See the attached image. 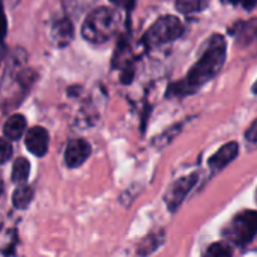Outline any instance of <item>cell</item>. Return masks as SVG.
Segmentation results:
<instances>
[{
  "label": "cell",
  "mask_w": 257,
  "mask_h": 257,
  "mask_svg": "<svg viewBox=\"0 0 257 257\" xmlns=\"http://www.w3.org/2000/svg\"><path fill=\"white\" fill-rule=\"evenodd\" d=\"M227 54V42L223 35H212L205 41L196 63L190 68L188 74L179 80L172 83L167 87V98H182L196 93L200 90L208 81H211L223 68Z\"/></svg>",
  "instance_id": "obj_1"
},
{
  "label": "cell",
  "mask_w": 257,
  "mask_h": 257,
  "mask_svg": "<svg viewBox=\"0 0 257 257\" xmlns=\"http://www.w3.org/2000/svg\"><path fill=\"white\" fill-rule=\"evenodd\" d=\"M120 14L110 6H99L87 14L81 26V36L92 44L110 41L120 27Z\"/></svg>",
  "instance_id": "obj_2"
},
{
  "label": "cell",
  "mask_w": 257,
  "mask_h": 257,
  "mask_svg": "<svg viewBox=\"0 0 257 257\" xmlns=\"http://www.w3.org/2000/svg\"><path fill=\"white\" fill-rule=\"evenodd\" d=\"M184 33L182 21L175 15L160 17L143 35V44L148 48H154L158 45H164L176 41Z\"/></svg>",
  "instance_id": "obj_3"
},
{
  "label": "cell",
  "mask_w": 257,
  "mask_h": 257,
  "mask_svg": "<svg viewBox=\"0 0 257 257\" xmlns=\"http://www.w3.org/2000/svg\"><path fill=\"white\" fill-rule=\"evenodd\" d=\"M257 232V215L254 211L247 209L235 215L224 227L223 236L235 245L245 247L253 242Z\"/></svg>",
  "instance_id": "obj_4"
},
{
  "label": "cell",
  "mask_w": 257,
  "mask_h": 257,
  "mask_svg": "<svg viewBox=\"0 0 257 257\" xmlns=\"http://www.w3.org/2000/svg\"><path fill=\"white\" fill-rule=\"evenodd\" d=\"M197 181H199V173L194 172L191 175L179 178L178 181H175L169 187V190H167V193L164 196V202H166L167 209L170 212H176L181 208V205L184 203V200L187 199L190 191L194 188Z\"/></svg>",
  "instance_id": "obj_5"
},
{
  "label": "cell",
  "mask_w": 257,
  "mask_h": 257,
  "mask_svg": "<svg viewBox=\"0 0 257 257\" xmlns=\"http://www.w3.org/2000/svg\"><path fill=\"white\" fill-rule=\"evenodd\" d=\"M90 145L84 139H72L69 140L65 151V164L69 169H77L86 163L90 157Z\"/></svg>",
  "instance_id": "obj_6"
},
{
  "label": "cell",
  "mask_w": 257,
  "mask_h": 257,
  "mask_svg": "<svg viewBox=\"0 0 257 257\" xmlns=\"http://www.w3.org/2000/svg\"><path fill=\"white\" fill-rule=\"evenodd\" d=\"M50 134L44 126H33L26 133V148L35 157H44L48 152Z\"/></svg>",
  "instance_id": "obj_7"
},
{
  "label": "cell",
  "mask_w": 257,
  "mask_h": 257,
  "mask_svg": "<svg viewBox=\"0 0 257 257\" xmlns=\"http://www.w3.org/2000/svg\"><path fill=\"white\" fill-rule=\"evenodd\" d=\"M74 39V26L72 21L66 17L59 18L51 26V42L57 48L68 47Z\"/></svg>",
  "instance_id": "obj_8"
},
{
  "label": "cell",
  "mask_w": 257,
  "mask_h": 257,
  "mask_svg": "<svg viewBox=\"0 0 257 257\" xmlns=\"http://www.w3.org/2000/svg\"><path fill=\"white\" fill-rule=\"evenodd\" d=\"M239 154V146L236 142H229L226 143L223 148H220L209 160H208V166L209 169L215 173L223 170L226 166H229Z\"/></svg>",
  "instance_id": "obj_9"
},
{
  "label": "cell",
  "mask_w": 257,
  "mask_h": 257,
  "mask_svg": "<svg viewBox=\"0 0 257 257\" xmlns=\"http://www.w3.org/2000/svg\"><path fill=\"white\" fill-rule=\"evenodd\" d=\"M26 128H27V122H26V117L23 114H12L11 117H8V120L5 122L3 125V133H5V137L8 140H18L23 137V134L26 133Z\"/></svg>",
  "instance_id": "obj_10"
},
{
  "label": "cell",
  "mask_w": 257,
  "mask_h": 257,
  "mask_svg": "<svg viewBox=\"0 0 257 257\" xmlns=\"http://www.w3.org/2000/svg\"><path fill=\"white\" fill-rule=\"evenodd\" d=\"M33 196H35V193H33V188L32 187H29V185L18 187L14 191V194H12V205H14V208L15 209H20V211L27 209L29 205L33 200Z\"/></svg>",
  "instance_id": "obj_11"
},
{
  "label": "cell",
  "mask_w": 257,
  "mask_h": 257,
  "mask_svg": "<svg viewBox=\"0 0 257 257\" xmlns=\"http://www.w3.org/2000/svg\"><path fill=\"white\" fill-rule=\"evenodd\" d=\"M29 175H30V163H29L26 158H23V157L17 158V160L14 161L12 173H11V179H12V182L18 184V185L21 187V185H24V184H26V181H27Z\"/></svg>",
  "instance_id": "obj_12"
},
{
  "label": "cell",
  "mask_w": 257,
  "mask_h": 257,
  "mask_svg": "<svg viewBox=\"0 0 257 257\" xmlns=\"http://www.w3.org/2000/svg\"><path fill=\"white\" fill-rule=\"evenodd\" d=\"M163 242H164V232L161 230V232L152 233V235H149L148 238H145V239L142 241V244L139 245L137 251H139L140 256H149V254H152L155 250H158V248L163 245Z\"/></svg>",
  "instance_id": "obj_13"
},
{
  "label": "cell",
  "mask_w": 257,
  "mask_h": 257,
  "mask_svg": "<svg viewBox=\"0 0 257 257\" xmlns=\"http://www.w3.org/2000/svg\"><path fill=\"white\" fill-rule=\"evenodd\" d=\"M175 6L182 14H194V12H200L205 8H208V2H205V0H179L175 3Z\"/></svg>",
  "instance_id": "obj_14"
},
{
  "label": "cell",
  "mask_w": 257,
  "mask_h": 257,
  "mask_svg": "<svg viewBox=\"0 0 257 257\" xmlns=\"http://www.w3.org/2000/svg\"><path fill=\"white\" fill-rule=\"evenodd\" d=\"M205 257H233V253L227 242L220 241V242H214L212 245H209Z\"/></svg>",
  "instance_id": "obj_15"
},
{
  "label": "cell",
  "mask_w": 257,
  "mask_h": 257,
  "mask_svg": "<svg viewBox=\"0 0 257 257\" xmlns=\"http://www.w3.org/2000/svg\"><path fill=\"white\" fill-rule=\"evenodd\" d=\"M181 128H182V123L181 125H176L175 128H170V130H167L164 134H161L160 137H157V139H154V145L155 146H158V148H164V146H167L178 134H179V131H181Z\"/></svg>",
  "instance_id": "obj_16"
},
{
  "label": "cell",
  "mask_w": 257,
  "mask_h": 257,
  "mask_svg": "<svg viewBox=\"0 0 257 257\" xmlns=\"http://www.w3.org/2000/svg\"><path fill=\"white\" fill-rule=\"evenodd\" d=\"M12 157V145L8 139L0 137V164H5Z\"/></svg>",
  "instance_id": "obj_17"
},
{
  "label": "cell",
  "mask_w": 257,
  "mask_h": 257,
  "mask_svg": "<svg viewBox=\"0 0 257 257\" xmlns=\"http://www.w3.org/2000/svg\"><path fill=\"white\" fill-rule=\"evenodd\" d=\"M6 32H8V20H6L5 11H3V5L0 3V44L3 42V39L6 36Z\"/></svg>",
  "instance_id": "obj_18"
},
{
  "label": "cell",
  "mask_w": 257,
  "mask_h": 257,
  "mask_svg": "<svg viewBox=\"0 0 257 257\" xmlns=\"http://www.w3.org/2000/svg\"><path fill=\"white\" fill-rule=\"evenodd\" d=\"M257 120H253L251 123H250V126L247 128V131H245V139L251 143V145H256L257 142Z\"/></svg>",
  "instance_id": "obj_19"
},
{
  "label": "cell",
  "mask_w": 257,
  "mask_h": 257,
  "mask_svg": "<svg viewBox=\"0 0 257 257\" xmlns=\"http://www.w3.org/2000/svg\"><path fill=\"white\" fill-rule=\"evenodd\" d=\"M3 190H5V184H3V178H2V173H0V196L3 193Z\"/></svg>",
  "instance_id": "obj_20"
}]
</instances>
